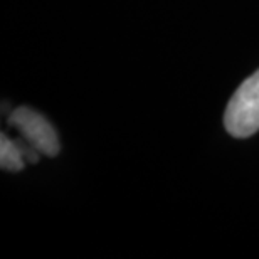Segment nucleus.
I'll return each instance as SVG.
<instances>
[{
    "label": "nucleus",
    "mask_w": 259,
    "mask_h": 259,
    "mask_svg": "<svg viewBox=\"0 0 259 259\" xmlns=\"http://www.w3.org/2000/svg\"><path fill=\"white\" fill-rule=\"evenodd\" d=\"M24 150L22 145L12 142L9 137L2 135L0 138V163L4 170L9 172H19L24 168Z\"/></svg>",
    "instance_id": "obj_3"
},
{
    "label": "nucleus",
    "mask_w": 259,
    "mask_h": 259,
    "mask_svg": "<svg viewBox=\"0 0 259 259\" xmlns=\"http://www.w3.org/2000/svg\"><path fill=\"white\" fill-rule=\"evenodd\" d=\"M10 125L19 130L24 140L37 150L39 153L54 157L59 152V140L53 125L42 115L30 108L20 106L12 111L9 118Z\"/></svg>",
    "instance_id": "obj_2"
},
{
    "label": "nucleus",
    "mask_w": 259,
    "mask_h": 259,
    "mask_svg": "<svg viewBox=\"0 0 259 259\" xmlns=\"http://www.w3.org/2000/svg\"><path fill=\"white\" fill-rule=\"evenodd\" d=\"M226 130L236 138L259 132V69L232 95L224 115Z\"/></svg>",
    "instance_id": "obj_1"
}]
</instances>
